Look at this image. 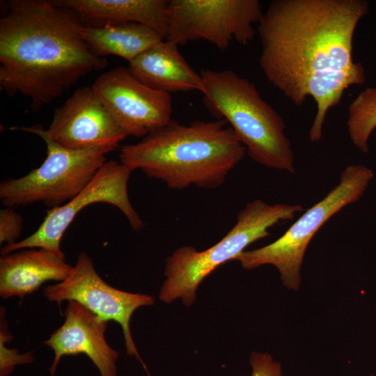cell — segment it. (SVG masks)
I'll return each mask as SVG.
<instances>
[{
  "mask_svg": "<svg viewBox=\"0 0 376 376\" xmlns=\"http://www.w3.org/2000/svg\"><path fill=\"white\" fill-rule=\"evenodd\" d=\"M368 10L365 0H274L258 23L267 80L297 107L309 97L315 102L312 142L321 139L326 116L345 91L366 81L352 43Z\"/></svg>",
  "mask_w": 376,
  "mask_h": 376,
  "instance_id": "obj_1",
  "label": "cell"
},
{
  "mask_svg": "<svg viewBox=\"0 0 376 376\" xmlns=\"http://www.w3.org/2000/svg\"><path fill=\"white\" fill-rule=\"evenodd\" d=\"M83 24L56 1L9 0L0 19V88L38 111L81 77L104 69L82 38Z\"/></svg>",
  "mask_w": 376,
  "mask_h": 376,
  "instance_id": "obj_2",
  "label": "cell"
},
{
  "mask_svg": "<svg viewBox=\"0 0 376 376\" xmlns=\"http://www.w3.org/2000/svg\"><path fill=\"white\" fill-rule=\"evenodd\" d=\"M246 152L226 120H196L189 125L171 120L140 141L120 150V162L131 172L139 169L169 188L221 186Z\"/></svg>",
  "mask_w": 376,
  "mask_h": 376,
  "instance_id": "obj_3",
  "label": "cell"
},
{
  "mask_svg": "<svg viewBox=\"0 0 376 376\" xmlns=\"http://www.w3.org/2000/svg\"><path fill=\"white\" fill-rule=\"evenodd\" d=\"M200 74L204 105L217 119L226 121L249 157L264 166L295 173L285 122L256 86L230 70L204 69Z\"/></svg>",
  "mask_w": 376,
  "mask_h": 376,
  "instance_id": "obj_4",
  "label": "cell"
},
{
  "mask_svg": "<svg viewBox=\"0 0 376 376\" xmlns=\"http://www.w3.org/2000/svg\"><path fill=\"white\" fill-rule=\"evenodd\" d=\"M302 210L299 204H268L260 199L247 203L238 213L233 227L217 243L201 251L190 246H182L166 258V278L159 299L170 304L180 299L185 306H191L200 283L216 268L235 260L249 245L269 236L271 227L292 220Z\"/></svg>",
  "mask_w": 376,
  "mask_h": 376,
  "instance_id": "obj_5",
  "label": "cell"
},
{
  "mask_svg": "<svg viewBox=\"0 0 376 376\" xmlns=\"http://www.w3.org/2000/svg\"><path fill=\"white\" fill-rule=\"evenodd\" d=\"M10 129L42 139L47 156L28 174L1 182L0 199L8 207L39 203L52 209L65 204L90 182L106 162V155L114 150L106 146L83 150L64 148L52 140L40 125Z\"/></svg>",
  "mask_w": 376,
  "mask_h": 376,
  "instance_id": "obj_6",
  "label": "cell"
},
{
  "mask_svg": "<svg viewBox=\"0 0 376 376\" xmlns=\"http://www.w3.org/2000/svg\"><path fill=\"white\" fill-rule=\"evenodd\" d=\"M373 177V171L363 165L346 166L338 184L307 209L283 235L266 246L243 251L235 260L246 269L274 265L288 289L299 290L304 256L313 236L334 214L359 200Z\"/></svg>",
  "mask_w": 376,
  "mask_h": 376,
  "instance_id": "obj_7",
  "label": "cell"
},
{
  "mask_svg": "<svg viewBox=\"0 0 376 376\" xmlns=\"http://www.w3.org/2000/svg\"><path fill=\"white\" fill-rule=\"evenodd\" d=\"M258 0H171L165 40L178 45L204 40L219 50L250 42L263 15Z\"/></svg>",
  "mask_w": 376,
  "mask_h": 376,
  "instance_id": "obj_8",
  "label": "cell"
},
{
  "mask_svg": "<svg viewBox=\"0 0 376 376\" xmlns=\"http://www.w3.org/2000/svg\"><path fill=\"white\" fill-rule=\"evenodd\" d=\"M130 173L131 171L120 162H106L77 195L65 204L49 209L33 234L14 244L3 246L1 255L26 248H43L58 253H63L60 244L64 233L82 209L96 203L116 206L125 216L132 229L141 230L144 226L143 223L128 196Z\"/></svg>",
  "mask_w": 376,
  "mask_h": 376,
  "instance_id": "obj_9",
  "label": "cell"
},
{
  "mask_svg": "<svg viewBox=\"0 0 376 376\" xmlns=\"http://www.w3.org/2000/svg\"><path fill=\"white\" fill-rule=\"evenodd\" d=\"M43 294L47 300L58 305L66 300L78 301L101 318L118 322L123 329L127 354L134 356L147 370L133 341L130 322L137 308L155 303L153 297L110 286L99 276L85 252L79 253L68 276L44 288Z\"/></svg>",
  "mask_w": 376,
  "mask_h": 376,
  "instance_id": "obj_10",
  "label": "cell"
},
{
  "mask_svg": "<svg viewBox=\"0 0 376 376\" xmlns=\"http://www.w3.org/2000/svg\"><path fill=\"white\" fill-rule=\"evenodd\" d=\"M92 88L128 136L144 137L172 120L171 95L146 86L128 68L102 73Z\"/></svg>",
  "mask_w": 376,
  "mask_h": 376,
  "instance_id": "obj_11",
  "label": "cell"
},
{
  "mask_svg": "<svg viewBox=\"0 0 376 376\" xmlns=\"http://www.w3.org/2000/svg\"><path fill=\"white\" fill-rule=\"evenodd\" d=\"M45 132L58 145L73 150L100 146L115 150L128 136L92 86L76 90L55 110Z\"/></svg>",
  "mask_w": 376,
  "mask_h": 376,
  "instance_id": "obj_12",
  "label": "cell"
},
{
  "mask_svg": "<svg viewBox=\"0 0 376 376\" xmlns=\"http://www.w3.org/2000/svg\"><path fill=\"white\" fill-rule=\"evenodd\" d=\"M64 317L63 324L44 342L54 353L51 375L62 357L81 353L90 358L101 376H117L118 353L105 338L108 321L76 301H68Z\"/></svg>",
  "mask_w": 376,
  "mask_h": 376,
  "instance_id": "obj_13",
  "label": "cell"
},
{
  "mask_svg": "<svg viewBox=\"0 0 376 376\" xmlns=\"http://www.w3.org/2000/svg\"><path fill=\"white\" fill-rule=\"evenodd\" d=\"M72 267L66 262L63 253L43 248H26L1 256L0 296L23 299L47 281L65 280Z\"/></svg>",
  "mask_w": 376,
  "mask_h": 376,
  "instance_id": "obj_14",
  "label": "cell"
},
{
  "mask_svg": "<svg viewBox=\"0 0 376 376\" xmlns=\"http://www.w3.org/2000/svg\"><path fill=\"white\" fill-rule=\"evenodd\" d=\"M131 73L146 86L168 93L203 91L201 74L192 69L178 45L164 40L129 63Z\"/></svg>",
  "mask_w": 376,
  "mask_h": 376,
  "instance_id": "obj_15",
  "label": "cell"
},
{
  "mask_svg": "<svg viewBox=\"0 0 376 376\" xmlns=\"http://www.w3.org/2000/svg\"><path fill=\"white\" fill-rule=\"evenodd\" d=\"M74 10L86 26L138 23L149 26L165 39L167 0H56Z\"/></svg>",
  "mask_w": 376,
  "mask_h": 376,
  "instance_id": "obj_16",
  "label": "cell"
},
{
  "mask_svg": "<svg viewBox=\"0 0 376 376\" xmlns=\"http://www.w3.org/2000/svg\"><path fill=\"white\" fill-rule=\"evenodd\" d=\"M80 33L89 49L96 56H118L129 63L165 40L153 29L133 22L103 26H86L83 24Z\"/></svg>",
  "mask_w": 376,
  "mask_h": 376,
  "instance_id": "obj_17",
  "label": "cell"
},
{
  "mask_svg": "<svg viewBox=\"0 0 376 376\" xmlns=\"http://www.w3.org/2000/svg\"><path fill=\"white\" fill-rule=\"evenodd\" d=\"M347 125L353 144L368 153V140L376 128V87L365 88L350 102Z\"/></svg>",
  "mask_w": 376,
  "mask_h": 376,
  "instance_id": "obj_18",
  "label": "cell"
},
{
  "mask_svg": "<svg viewBox=\"0 0 376 376\" xmlns=\"http://www.w3.org/2000/svg\"><path fill=\"white\" fill-rule=\"evenodd\" d=\"M0 323V350H1V376H8L17 364L31 363L33 361L31 352L19 354L16 349H8L6 343L11 340L13 336L8 329L6 321L5 308L1 306Z\"/></svg>",
  "mask_w": 376,
  "mask_h": 376,
  "instance_id": "obj_19",
  "label": "cell"
},
{
  "mask_svg": "<svg viewBox=\"0 0 376 376\" xmlns=\"http://www.w3.org/2000/svg\"><path fill=\"white\" fill-rule=\"evenodd\" d=\"M23 228V219L13 208L8 207L0 210V244L9 245L17 242Z\"/></svg>",
  "mask_w": 376,
  "mask_h": 376,
  "instance_id": "obj_20",
  "label": "cell"
},
{
  "mask_svg": "<svg viewBox=\"0 0 376 376\" xmlns=\"http://www.w3.org/2000/svg\"><path fill=\"white\" fill-rule=\"evenodd\" d=\"M249 363L252 369L251 376H283L281 363L268 353L253 352Z\"/></svg>",
  "mask_w": 376,
  "mask_h": 376,
  "instance_id": "obj_21",
  "label": "cell"
},
{
  "mask_svg": "<svg viewBox=\"0 0 376 376\" xmlns=\"http://www.w3.org/2000/svg\"><path fill=\"white\" fill-rule=\"evenodd\" d=\"M370 376H375V375H370Z\"/></svg>",
  "mask_w": 376,
  "mask_h": 376,
  "instance_id": "obj_22",
  "label": "cell"
}]
</instances>
